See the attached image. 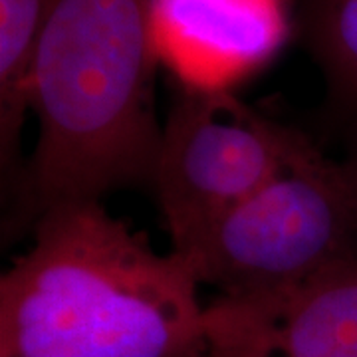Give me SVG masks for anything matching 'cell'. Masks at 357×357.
<instances>
[{
	"label": "cell",
	"instance_id": "obj_1",
	"mask_svg": "<svg viewBox=\"0 0 357 357\" xmlns=\"http://www.w3.org/2000/svg\"><path fill=\"white\" fill-rule=\"evenodd\" d=\"M0 278V357H203L191 264L102 201L54 204Z\"/></svg>",
	"mask_w": 357,
	"mask_h": 357
},
{
	"label": "cell",
	"instance_id": "obj_2",
	"mask_svg": "<svg viewBox=\"0 0 357 357\" xmlns=\"http://www.w3.org/2000/svg\"><path fill=\"white\" fill-rule=\"evenodd\" d=\"M155 0H48L30 89L38 137L18 178L30 225L54 204L151 183L161 143Z\"/></svg>",
	"mask_w": 357,
	"mask_h": 357
},
{
	"label": "cell",
	"instance_id": "obj_3",
	"mask_svg": "<svg viewBox=\"0 0 357 357\" xmlns=\"http://www.w3.org/2000/svg\"><path fill=\"white\" fill-rule=\"evenodd\" d=\"M173 252L220 296H260L357 258V197L344 161L307 135L255 192Z\"/></svg>",
	"mask_w": 357,
	"mask_h": 357
},
{
	"label": "cell",
	"instance_id": "obj_4",
	"mask_svg": "<svg viewBox=\"0 0 357 357\" xmlns=\"http://www.w3.org/2000/svg\"><path fill=\"white\" fill-rule=\"evenodd\" d=\"M304 135L232 91L178 86L151 177L173 248L255 192Z\"/></svg>",
	"mask_w": 357,
	"mask_h": 357
},
{
	"label": "cell",
	"instance_id": "obj_5",
	"mask_svg": "<svg viewBox=\"0 0 357 357\" xmlns=\"http://www.w3.org/2000/svg\"><path fill=\"white\" fill-rule=\"evenodd\" d=\"M203 357H357V258L314 280L204 306Z\"/></svg>",
	"mask_w": 357,
	"mask_h": 357
},
{
	"label": "cell",
	"instance_id": "obj_6",
	"mask_svg": "<svg viewBox=\"0 0 357 357\" xmlns=\"http://www.w3.org/2000/svg\"><path fill=\"white\" fill-rule=\"evenodd\" d=\"M286 0H155L159 64L178 86L232 91L266 66L290 36Z\"/></svg>",
	"mask_w": 357,
	"mask_h": 357
},
{
	"label": "cell",
	"instance_id": "obj_7",
	"mask_svg": "<svg viewBox=\"0 0 357 357\" xmlns=\"http://www.w3.org/2000/svg\"><path fill=\"white\" fill-rule=\"evenodd\" d=\"M296 32L326 84V117L357 123V0H298Z\"/></svg>",
	"mask_w": 357,
	"mask_h": 357
},
{
	"label": "cell",
	"instance_id": "obj_8",
	"mask_svg": "<svg viewBox=\"0 0 357 357\" xmlns=\"http://www.w3.org/2000/svg\"><path fill=\"white\" fill-rule=\"evenodd\" d=\"M48 0H0V161L16 181L18 143L30 109L32 70Z\"/></svg>",
	"mask_w": 357,
	"mask_h": 357
},
{
	"label": "cell",
	"instance_id": "obj_9",
	"mask_svg": "<svg viewBox=\"0 0 357 357\" xmlns=\"http://www.w3.org/2000/svg\"><path fill=\"white\" fill-rule=\"evenodd\" d=\"M344 137L345 155L342 157V161H344L345 169H347V175H349L351 187H354L357 197V123L344 129Z\"/></svg>",
	"mask_w": 357,
	"mask_h": 357
}]
</instances>
